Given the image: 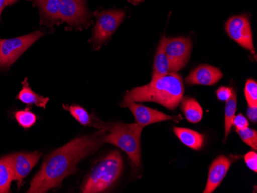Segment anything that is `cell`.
Wrapping results in <instances>:
<instances>
[{"instance_id":"obj_1","label":"cell","mask_w":257,"mask_h":193,"mask_svg":"<svg viewBox=\"0 0 257 193\" xmlns=\"http://www.w3.org/2000/svg\"><path fill=\"white\" fill-rule=\"evenodd\" d=\"M107 132L99 129L90 135L76 138L46 157L27 192L43 193L59 186L65 178L74 173L82 159L102 146Z\"/></svg>"},{"instance_id":"obj_2","label":"cell","mask_w":257,"mask_h":193,"mask_svg":"<svg viewBox=\"0 0 257 193\" xmlns=\"http://www.w3.org/2000/svg\"><path fill=\"white\" fill-rule=\"evenodd\" d=\"M184 86L181 76L176 73H169L152 79L148 85L132 89L125 97L134 102H152L173 110L183 98Z\"/></svg>"},{"instance_id":"obj_3","label":"cell","mask_w":257,"mask_h":193,"mask_svg":"<svg viewBox=\"0 0 257 193\" xmlns=\"http://www.w3.org/2000/svg\"><path fill=\"white\" fill-rule=\"evenodd\" d=\"M143 126L138 123H104L100 129L108 132L104 138L105 143H110L123 150L135 167L141 163V134Z\"/></svg>"},{"instance_id":"obj_4","label":"cell","mask_w":257,"mask_h":193,"mask_svg":"<svg viewBox=\"0 0 257 193\" xmlns=\"http://www.w3.org/2000/svg\"><path fill=\"white\" fill-rule=\"evenodd\" d=\"M122 167L120 152H110L91 170L82 186V192H102L110 188L122 173Z\"/></svg>"},{"instance_id":"obj_5","label":"cell","mask_w":257,"mask_h":193,"mask_svg":"<svg viewBox=\"0 0 257 193\" xmlns=\"http://www.w3.org/2000/svg\"><path fill=\"white\" fill-rule=\"evenodd\" d=\"M43 35L42 32L36 31L23 37L3 40L0 47V67L8 69Z\"/></svg>"},{"instance_id":"obj_6","label":"cell","mask_w":257,"mask_h":193,"mask_svg":"<svg viewBox=\"0 0 257 193\" xmlns=\"http://www.w3.org/2000/svg\"><path fill=\"white\" fill-rule=\"evenodd\" d=\"M125 17V12L122 10H106L97 15L96 24L93 30L92 44L96 49L110 38L114 32L117 30Z\"/></svg>"},{"instance_id":"obj_7","label":"cell","mask_w":257,"mask_h":193,"mask_svg":"<svg viewBox=\"0 0 257 193\" xmlns=\"http://www.w3.org/2000/svg\"><path fill=\"white\" fill-rule=\"evenodd\" d=\"M165 53L170 63V73H177L186 66L192 51V41L187 37L166 38Z\"/></svg>"},{"instance_id":"obj_8","label":"cell","mask_w":257,"mask_h":193,"mask_svg":"<svg viewBox=\"0 0 257 193\" xmlns=\"http://www.w3.org/2000/svg\"><path fill=\"white\" fill-rule=\"evenodd\" d=\"M41 157L38 152H17L3 157V160L7 162L14 174V180L18 183V188L23 185V181L37 165Z\"/></svg>"},{"instance_id":"obj_9","label":"cell","mask_w":257,"mask_h":193,"mask_svg":"<svg viewBox=\"0 0 257 193\" xmlns=\"http://www.w3.org/2000/svg\"><path fill=\"white\" fill-rule=\"evenodd\" d=\"M226 31L228 36L242 48L255 54L252 30L246 15L236 16L229 19L226 24Z\"/></svg>"},{"instance_id":"obj_10","label":"cell","mask_w":257,"mask_h":193,"mask_svg":"<svg viewBox=\"0 0 257 193\" xmlns=\"http://www.w3.org/2000/svg\"><path fill=\"white\" fill-rule=\"evenodd\" d=\"M122 106L127 107L131 109L134 117H135L137 123L140 126H145L157 123V122H163V121L173 120L178 122L181 120V116H171L165 114L163 112H159L156 109L147 107L143 105L137 104L134 101L131 100L128 98L124 97L122 101Z\"/></svg>"},{"instance_id":"obj_11","label":"cell","mask_w":257,"mask_h":193,"mask_svg":"<svg viewBox=\"0 0 257 193\" xmlns=\"http://www.w3.org/2000/svg\"><path fill=\"white\" fill-rule=\"evenodd\" d=\"M60 20L73 27L87 23L88 13L84 0H60Z\"/></svg>"},{"instance_id":"obj_12","label":"cell","mask_w":257,"mask_h":193,"mask_svg":"<svg viewBox=\"0 0 257 193\" xmlns=\"http://www.w3.org/2000/svg\"><path fill=\"white\" fill-rule=\"evenodd\" d=\"M231 164L230 159L225 155H220L214 159L209 167L207 183L203 192L212 193L217 188L227 174Z\"/></svg>"},{"instance_id":"obj_13","label":"cell","mask_w":257,"mask_h":193,"mask_svg":"<svg viewBox=\"0 0 257 193\" xmlns=\"http://www.w3.org/2000/svg\"><path fill=\"white\" fill-rule=\"evenodd\" d=\"M223 77V73L218 68L209 65L198 66L186 79L188 85L213 86Z\"/></svg>"},{"instance_id":"obj_14","label":"cell","mask_w":257,"mask_h":193,"mask_svg":"<svg viewBox=\"0 0 257 193\" xmlns=\"http://www.w3.org/2000/svg\"><path fill=\"white\" fill-rule=\"evenodd\" d=\"M173 132L177 138L186 146L194 150H200L203 145L204 137L202 134L186 128H173Z\"/></svg>"},{"instance_id":"obj_15","label":"cell","mask_w":257,"mask_h":193,"mask_svg":"<svg viewBox=\"0 0 257 193\" xmlns=\"http://www.w3.org/2000/svg\"><path fill=\"white\" fill-rule=\"evenodd\" d=\"M166 37H163L160 40L157 53H156L155 60H154V72L153 79H157L160 76H164L170 73V63L165 53Z\"/></svg>"},{"instance_id":"obj_16","label":"cell","mask_w":257,"mask_h":193,"mask_svg":"<svg viewBox=\"0 0 257 193\" xmlns=\"http://www.w3.org/2000/svg\"><path fill=\"white\" fill-rule=\"evenodd\" d=\"M181 101V109L186 119L191 123L200 122L203 118V110L200 103L193 98H183Z\"/></svg>"},{"instance_id":"obj_17","label":"cell","mask_w":257,"mask_h":193,"mask_svg":"<svg viewBox=\"0 0 257 193\" xmlns=\"http://www.w3.org/2000/svg\"><path fill=\"white\" fill-rule=\"evenodd\" d=\"M23 89L19 93L18 98L21 102L25 104L31 106H38V107L46 108V104L48 103L50 99L40 96L37 93H34L31 88L29 86L27 79H25L23 83Z\"/></svg>"},{"instance_id":"obj_18","label":"cell","mask_w":257,"mask_h":193,"mask_svg":"<svg viewBox=\"0 0 257 193\" xmlns=\"http://www.w3.org/2000/svg\"><path fill=\"white\" fill-rule=\"evenodd\" d=\"M40 7L42 14L46 20L50 22L60 20V0H34Z\"/></svg>"},{"instance_id":"obj_19","label":"cell","mask_w":257,"mask_h":193,"mask_svg":"<svg viewBox=\"0 0 257 193\" xmlns=\"http://www.w3.org/2000/svg\"><path fill=\"white\" fill-rule=\"evenodd\" d=\"M237 106V97L236 91L233 89L230 98L226 101L225 106V140L227 139L228 135L232 126V121L235 117Z\"/></svg>"},{"instance_id":"obj_20","label":"cell","mask_w":257,"mask_h":193,"mask_svg":"<svg viewBox=\"0 0 257 193\" xmlns=\"http://www.w3.org/2000/svg\"><path fill=\"white\" fill-rule=\"evenodd\" d=\"M14 174L9 164L1 158L0 160V193L10 192Z\"/></svg>"},{"instance_id":"obj_21","label":"cell","mask_w":257,"mask_h":193,"mask_svg":"<svg viewBox=\"0 0 257 193\" xmlns=\"http://www.w3.org/2000/svg\"><path fill=\"white\" fill-rule=\"evenodd\" d=\"M63 108L69 112V113L83 126H92L93 119H92L87 111L79 106H66L63 105Z\"/></svg>"},{"instance_id":"obj_22","label":"cell","mask_w":257,"mask_h":193,"mask_svg":"<svg viewBox=\"0 0 257 193\" xmlns=\"http://www.w3.org/2000/svg\"><path fill=\"white\" fill-rule=\"evenodd\" d=\"M16 119L22 127L29 129L37 122V116L29 109L16 112Z\"/></svg>"},{"instance_id":"obj_23","label":"cell","mask_w":257,"mask_h":193,"mask_svg":"<svg viewBox=\"0 0 257 193\" xmlns=\"http://www.w3.org/2000/svg\"><path fill=\"white\" fill-rule=\"evenodd\" d=\"M244 95L249 106H257V83L254 79H248L245 85Z\"/></svg>"},{"instance_id":"obj_24","label":"cell","mask_w":257,"mask_h":193,"mask_svg":"<svg viewBox=\"0 0 257 193\" xmlns=\"http://www.w3.org/2000/svg\"><path fill=\"white\" fill-rule=\"evenodd\" d=\"M239 137L242 139V142H245L246 145L250 146L251 148L256 151L257 149V132L253 129L246 127L243 129L236 130Z\"/></svg>"},{"instance_id":"obj_25","label":"cell","mask_w":257,"mask_h":193,"mask_svg":"<svg viewBox=\"0 0 257 193\" xmlns=\"http://www.w3.org/2000/svg\"><path fill=\"white\" fill-rule=\"evenodd\" d=\"M244 161L247 165L248 168H250L253 172H257V154L255 152H249L244 156Z\"/></svg>"},{"instance_id":"obj_26","label":"cell","mask_w":257,"mask_h":193,"mask_svg":"<svg viewBox=\"0 0 257 193\" xmlns=\"http://www.w3.org/2000/svg\"><path fill=\"white\" fill-rule=\"evenodd\" d=\"M232 126L236 127V130L243 129L249 126V121L243 115L239 113L237 116H235L234 119L232 121Z\"/></svg>"},{"instance_id":"obj_27","label":"cell","mask_w":257,"mask_h":193,"mask_svg":"<svg viewBox=\"0 0 257 193\" xmlns=\"http://www.w3.org/2000/svg\"><path fill=\"white\" fill-rule=\"evenodd\" d=\"M233 89L232 88L226 87V86H222L219 88L216 91V96L218 99L222 101V102H226L230 98L232 95Z\"/></svg>"},{"instance_id":"obj_28","label":"cell","mask_w":257,"mask_h":193,"mask_svg":"<svg viewBox=\"0 0 257 193\" xmlns=\"http://www.w3.org/2000/svg\"><path fill=\"white\" fill-rule=\"evenodd\" d=\"M248 118L252 122H256L257 120V106H249L247 110Z\"/></svg>"},{"instance_id":"obj_29","label":"cell","mask_w":257,"mask_h":193,"mask_svg":"<svg viewBox=\"0 0 257 193\" xmlns=\"http://www.w3.org/2000/svg\"><path fill=\"white\" fill-rule=\"evenodd\" d=\"M6 5H7V0H0V18H1V14H2L3 10Z\"/></svg>"},{"instance_id":"obj_30","label":"cell","mask_w":257,"mask_h":193,"mask_svg":"<svg viewBox=\"0 0 257 193\" xmlns=\"http://www.w3.org/2000/svg\"><path fill=\"white\" fill-rule=\"evenodd\" d=\"M17 0H7V5H12V4H15Z\"/></svg>"},{"instance_id":"obj_31","label":"cell","mask_w":257,"mask_h":193,"mask_svg":"<svg viewBox=\"0 0 257 193\" xmlns=\"http://www.w3.org/2000/svg\"><path fill=\"white\" fill-rule=\"evenodd\" d=\"M131 1L134 4H139V3L142 2L143 0H131Z\"/></svg>"},{"instance_id":"obj_32","label":"cell","mask_w":257,"mask_h":193,"mask_svg":"<svg viewBox=\"0 0 257 193\" xmlns=\"http://www.w3.org/2000/svg\"><path fill=\"white\" fill-rule=\"evenodd\" d=\"M1 43H2V40H0V47H1Z\"/></svg>"}]
</instances>
